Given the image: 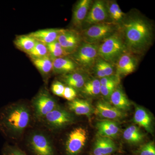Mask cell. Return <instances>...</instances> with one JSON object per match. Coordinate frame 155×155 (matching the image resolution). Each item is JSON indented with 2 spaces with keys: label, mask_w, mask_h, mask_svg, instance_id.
<instances>
[{
  "label": "cell",
  "mask_w": 155,
  "mask_h": 155,
  "mask_svg": "<svg viewBox=\"0 0 155 155\" xmlns=\"http://www.w3.org/2000/svg\"><path fill=\"white\" fill-rule=\"evenodd\" d=\"M96 127L101 136L115 138L118 135L119 128L116 122L105 120L97 122Z\"/></svg>",
  "instance_id": "cell-19"
},
{
  "label": "cell",
  "mask_w": 155,
  "mask_h": 155,
  "mask_svg": "<svg viewBox=\"0 0 155 155\" xmlns=\"http://www.w3.org/2000/svg\"><path fill=\"white\" fill-rule=\"evenodd\" d=\"M2 155H28L18 147L6 145L2 150Z\"/></svg>",
  "instance_id": "cell-30"
},
{
  "label": "cell",
  "mask_w": 155,
  "mask_h": 155,
  "mask_svg": "<svg viewBox=\"0 0 155 155\" xmlns=\"http://www.w3.org/2000/svg\"><path fill=\"white\" fill-rule=\"evenodd\" d=\"M52 61L53 70L56 73H68L74 71L77 67L76 63L67 57L56 58Z\"/></svg>",
  "instance_id": "cell-20"
},
{
  "label": "cell",
  "mask_w": 155,
  "mask_h": 155,
  "mask_svg": "<svg viewBox=\"0 0 155 155\" xmlns=\"http://www.w3.org/2000/svg\"><path fill=\"white\" fill-rule=\"evenodd\" d=\"M94 155H103V154H96Z\"/></svg>",
  "instance_id": "cell-37"
},
{
  "label": "cell",
  "mask_w": 155,
  "mask_h": 155,
  "mask_svg": "<svg viewBox=\"0 0 155 155\" xmlns=\"http://www.w3.org/2000/svg\"><path fill=\"white\" fill-rule=\"evenodd\" d=\"M101 85L104 86L118 87L120 82V78L116 75L107 76L100 79Z\"/></svg>",
  "instance_id": "cell-31"
},
{
  "label": "cell",
  "mask_w": 155,
  "mask_h": 155,
  "mask_svg": "<svg viewBox=\"0 0 155 155\" xmlns=\"http://www.w3.org/2000/svg\"><path fill=\"white\" fill-rule=\"evenodd\" d=\"M113 106L122 111L130 110L131 104L127 96L121 87H117L110 98Z\"/></svg>",
  "instance_id": "cell-17"
},
{
  "label": "cell",
  "mask_w": 155,
  "mask_h": 155,
  "mask_svg": "<svg viewBox=\"0 0 155 155\" xmlns=\"http://www.w3.org/2000/svg\"><path fill=\"white\" fill-rule=\"evenodd\" d=\"M33 107L37 116L45 117L49 113L58 107L56 101L45 92L40 93L33 101Z\"/></svg>",
  "instance_id": "cell-9"
},
{
  "label": "cell",
  "mask_w": 155,
  "mask_h": 155,
  "mask_svg": "<svg viewBox=\"0 0 155 155\" xmlns=\"http://www.w3.org/2000/svg\"><path fill=\"white\" fill-rule=\"evenodd\" d=\"M97 61L104 72L106 77L114 75V67L113 64L103 60L99 57Z\"/></svg>",
  "instance_id": "cell-32"
},
{
  "label": "cell",
  "mask_w": 155,
  "mask_h": 155,
  "mask_svg": "<svg viewBox=\"0 0 155 155\" xmlns=\"http://www.w3.org/2000/svg\"><path fill=\"white\" fill-rule=\"evenodd\" d=\"M128 52L143 54L152 44L153 28L150 21L136 12L125 15L119 25Z\"/></svg>",
  "instance_id": "cell-1"
},
{
  "label": "cell",
  "mask_w": 155,
  "mask_h": 155,
  "mask_svg": "<svg viewBox=\"0 0 155 155\" xmlns=\"http://www.w3.org/2000/svg\"><path fill=\"white\" fill-rule=\"evenodd\" d=\"M30 119V112L26 106H10L0 114V129L4 133L19 134L27 127Z\"/></svg>",
  "instance_id": "cell-2"
},
{
  "label": "cell",
  "mask_w": 155,
  "mask_h": 155,
  "mask_svg": "<svg viewBox=\"0 0 155 155\" xmlns=\"http://www.w3.org/2000/svg\"><path fill=\"white\" fill-rule=\"evenodd\" d=\"M87 132L83 127L75 128L68 136L65 146L67 155H78L85 145Z\"/></svg>",
  "instance_id": "cell-6"
},
{
  "label": "cell",
  "mask_w": 155,
  "mask_h": 155,
  "mask_svg": "<svg viewBox=\"0 0 155 155\" xmlns=\"http://www.w3.org/2000/svg\"><path fill=\"white\" fill-rule=\"evenodd\" d=\"M45 118L49 125L54 127H61L69 125L74 119L72 114L58 107L46 115Z\"/></svg>",
  "instance_id": "cell-11"
},
{
  "label": "cell",
  "mask_w": 155,
  "mask_h": 155,
  "mask_svg": "<svg viewBox=\"0 0 155 155\" xmlns=\"http://www.w3.org/2000/svg\"><path fill=\"white\" fill-rule=\"evenodd\" d=\"M65 86L60 81H57L53 84L51 91L54 94L58 96L63 97Z\"/></svg>",
  "instance_id": "cell-34"
},
{
  "label": "cell",
  "mask_w": 155,
  "mask_h": 155,
  "mask_svg": "<svg viewBox=\"0 0 155 155\" xmlns=\"http://www.w3.org/2000/svg\"><path fill=\"white\" fill-rule=\"evenodd\" d=\"M133 120L135 124L143 127L148 132H152V119L145 109L141 107H136Z\"/></svg>",
  "instance_id": "cell-18"
},
{
  "label": "cell",
  "mask_w": 155,
  "mask_h": 155,
  "mask_svg": "<svg viewBox=\"0 0 155 155\" xmlns=\"http://www.w3.org/2000/svg\"><path fill=\"white\" fill-rule=\"evenodd\" d=\"M36 42L34 38L27 35L17 36L14 43L19 49L27 54L33 48Z\"/></svg>",
  "instance_id": "cell-25"
},
{
  "label": "cell",
  "mask_w": 155,
  "mask_h": 155,
  "mask_svg": "<svg viewBox=\"0 0 155 155\" xmlns=\"http://www.w3.org/2000/svg\"><path fill=\"white\" fill-rule=\"evenodd\" d=\"M64 30V29L60 28L41 29L31 32L28 35L33 38L36 41L47 45L57 41L59 35Z\"/></svg>",
  "instance_id": "cell-15"
},
{
  "label": "cell",
  "mask_w": 155,
  "mask_h": 155,
  "mask_svg": "<svg viewBox=\"0 0 155 155\" xmlns=\"http://www.w3.org/2000/svg\"><path fill=\"white\" fill-rule=\"evenodd\" d=\"M98 45V57L111 64H116L119 58L127 51L119 30Z\"/></svg>",
  "instance_id": "cell-3"
},
{
  "label": "cell",
  "mask_w": 155,
  "mask_h": 155,
  "mask_svg": "<svg viewBox=\"0 0 155 155\" xmlns=\"http://www.w3.org/2000/svg\"><path fill=\"white\" fill-rule=\"evenodd\" d=\"M137 60L135 55L129 52L122 54L116 63V75L126 76L134 72L137 67Z\"/></svg>",
  "instance_id": "cell-12"
},
{
  "label": "cell",
  "mask_w": 155,
  "mask_h": 155,
  "mask_svg": "<svg viewBox=\"0 0 155 155\" xmlns=\"http://www.w3.org/2000/svg\"><path fill=\"white\" fill-rule=\"evenodd\" d=\"M27 54L32 60L49 56L48 51L47 45L37 41H36V44L33 48Z\"/></svg>",
  "instance_id": "cell-29"
},
{
  "label": "cell",
  "mask_w": 155,
  "mask_h": 155,
  "mask_svg": "<svg viewBox=\"0 0 155 155\" xmlns=\"http://www.w3.org/2000/svg\"><path fill=\"white\" fill-rule=\"evenodd\" d=\"M47 47L52 60L56 58L67 57L69 54L57 40L47 45Z\"/></svg>",
  "instance_id": "cell-28"
},
{
  "label": "cell",
  "mask_w": 155,
  "mask_h": 155,
  "mask_svg": "<svg viewBox=\"0 0 155 155\" xmlns=\"http://www.w3.org/2000/svg\"><path fill=\"white\" fill-rule=\"evenodd\" d=\"M91 0H81L78 2L73 10L72 23L74 27L81 28L91 7Z\"/></svg>",
  "instance_id": "cell-14"
},
{
  "label": "cell",
  "mask_w": 155,
  "mask_h": 155,
  "mask_svg": "<svg viewBox=\"0 0 155 155\" xmlns=\"http://www.w3.org/2000/svg\"><path fill=\"white\" fill-rule=\"evenodd\" d=\"M116 87L115 86H104V85H101V93L106 98L110 99L111 94Z\"/></svg>",
  "instance_id": "cell-36"
},
{
  "label": "cell",
  "mask_w": 155,
  "mask_h": 155,
  "mask_svg": "<svg viewBox=\"0 0 155 155\" xmlns=\"http://www.w3.org/2000/svg\"><path fill=\"white\" fill-rule=\"evenodd\" d=\"M140 155H155V147L153 142L142 146L139 150Z\"/></svg>",
  "instance_id": "cell-33"
},
{
  "label": "cell",
  "mask_w": 155,
  "mask_h": 155,
  "mask_svg": "<svg viewBox=\"0 0 155 155\" xmlns=\"http://www.w3.org/2000/svg\"><path fill=\"white\" fill-rule=\"evenodd\" d=\"M94 113L101 118L108 119H122L125 116L123 111L120 110L104 101L97 102L96 105Z\"/></svg>",
  "instance_id": "cell-13"
},
{
  "label": "cell",
  "mask_w": 155,
  "mask_h": 155,
  "mask_svg": "<svg viewBox=\"0 0 155 155\" xmlns=\"http://www.w3.org/2000/svg\"><path fill=\"white\" fill-rule=\"evenodd\" d=\"M119 30V24L111 22H102L87 28L81 36L84 42L98 44Z\"/></svg>",
  "instance_id": "cell-4"
},
{
  "label": "cell",
  "mask_w": 155,
  "mask_h": 155,
  "mask_svg": "<svg viewBox=\"0 0 155 155\" xmlns=\"http://www.w3.org/2000/svg\"><path fill=\"white\" fill-rule=\"evenodd\" d=\"M108 16L110 22L119 24L124 19L125 15L116 1L106 2Z\"/></svg>",
  "instance_id": "cell-22"
},
{
  "label": "cell",
  "mask_w": 155,
  "mask_h": 155,
  "mask_svg": "<svg viewBox=\"0 0 155 155\" xmlns=\"http://www.w3.org/2000/svg\"><path fill=\"white\" fill-rule=\"evenodd\" d=\"M82 38L75 31L64 29L59 35L57 41L67 52L74 53L81 44Z\"/></svg>",
  "instance_id": "cell-10"
},
{
  "label": "cell",
  "mask_w": 155,
  "mask_h": 155,
  "mask_svg": "<svg viewBox=\"0 0 155 155\" xmlns=\"http://www.w3.org/2000/svg\"><path fill=\"white\" fill-rule=\"evenodd\" d=\"M76 95L77 93L75 89L68 86L65 87L63 96L65 99L71 101L75 99Z\"/></svg>",
  "instance_id": "cell-35"
},
{
  "label": "cell",
  "mask_w": 155,
  "mask_h": 155,
  "mask_svg": "<svg viewBox=\"0 0 155 155\" xmlns=\"http://www.w3.org/2000/svg\"><path fill=\"white\" fill-rule=\"evenodd\" d=\"M29 147L33 155H56L52 145L47 137L41 134H32Z\"/></svg>",
  "instance_id": "cell-8"
},
{
  "label": "cell",
  "mask_w": 155,
  "mask_h": 155,
  "mask_svg": "<svg viewBox=\"0 0 155 155\" xmlns=\"http://www.w3.org/2000/svg\"><path fill=\"white\" fill-rule=\"evenodd\" d=\"M107 3L102 0L93 2L89 9L87 16L84 22L83 25L87 27L102 22H109Z\"/></svg>",
  "instance_id": "cell-7"
},
{
  "label": "cell",
  "mask_w": 155,
  "mask_h": 155,
  "mask_svg": "<svg viewBox=\"0 0 155 155\" xmlns=\"http://www.w3.org/2000/svg\"><path fill=\"white\" fill-rule=\"evenodd\" d=\"M116 145L110 137L101 136L97 139L93 149L94 155H108L116 151Z\"/></svg>",
  "instance_id": "cell-16"
},
{
  "label": "cell",
  "mask_w": 155,
  "mask_h": 155,
  "mask_svg": "<svg viewBox=\"0 0 155 155\" xmlns=\"http://www.w3.org/2000/svg\"><path fill=\"white\" fill-rule=\"evenodd\" d=\"M144 135L137 126L130 125L127 127L123 133V137L125 140L131 144H136L141 142Z\"/></svg>",
  "instance_id": "cell-24"
},
{
  "label": "cell",
  "mask_w": 155,
  "mask_h": 155,
  "mask_svg": "<svg viewBox=\"0 0 155 155\" xmlns=\"http://www.w3.org/2000/svg\"><path fill=\"white\" fill-rule=\"evenodd\" d=\"M101 87L100 79L94 78L86 81L82 87V91L87 95L96 96L101 93Z\"/></svg>",
  "instance_id": "cell-27"
},
{
  "label": "cell",
  "mask_w": 155,
  "mask_h": 155,
  "mask_svg": "<svg viewBox=\"0 0 155 155\" xmlns=\"http://www.w3.org/2000/svg\"><path fill=\"white\" fill-rule=\"evenodd\" d=\"M70 110L78 115L89 116L93 112L91 104L85 100L75 99L69 103Z\"/></svg>",
  "instance_id": "cell-21"
},
{
  "label": "cell",
  "mask_w": 155,
  "mask_h": 155,
  "mask_svg": "<svg viewBox=\"0 0 155 155\" xmlns=\"http://www.w3.org/2000/svg\"><path fill=\"white\" fill-rule=\"evenodd\" d=\"M98 48V44L84 41L81 43L77 50L73 53L74 62L84 69H91L99 58Z\"/></svg>",
  "instance_id": "cell-5"
},
{
  "label": "cell",
  "mask_w": 155,
  "mask_h": 155,
  "mask_svg": "<svg viewBox=\"0 0 155 155\" xmlns=\"http://www.w3.org/2000/svg\"><path fill=\"white\" fill-rule=\"evenodd\" d=\"M32 61L35 67L42 74H49L53 70V61L49 56Z\"/></svg>",
  "instance_id": "cell-26"
},
{
  "label": "cell",
  "mask_w": 155,
  "mask_h": 155,
  "mask_svg": "<svg viewBox=\"0 0 155 155\" xmlns=\"http://www.w3.org/2000/svg\"><path fill=\"white\" fill-rule=\"evenodd\" d=\"M64 81L68 86L75 89H82L87 81L86 76L83 73L78 72H72L66 75L64 78Z\"/></svg>",
  "instance_id": "cell-23"
}]
</instances>
